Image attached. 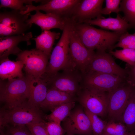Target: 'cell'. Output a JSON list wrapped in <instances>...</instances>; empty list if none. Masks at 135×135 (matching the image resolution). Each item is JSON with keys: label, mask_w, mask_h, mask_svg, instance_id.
I'll use <instances>...</instances> for the list:
<instances>
[{"label": "cell", "mask_w": 135, "mask_h": 135, "mask_svg": "<svg viewBox=\"0 0 135 135\" xmlns=\"http://www.w3.org/2000/svg\"><path fill=\"white\" fill-rule=\"evenodd\" d=\"M77 98L54 88H48L44 100L41 104V109L52 112L54 108L63 104L75 101Z\"/></svg>", "instance_id": "cell-19"}, {"label": "cell", "mask_w": 135, "mask_h": 135, "mask_svg": "<svg viewBox=\"0 0 135 135\" xmlns=\"http://www.w3.org/2000/svg\"><path fill=\"white\" fill-rule=\"evenodd\" d=\"M4 129L7 135H32L25 125H8Z\"/></svg>", "instance_id": "cell-31"}, {"label": "cell", "mask_w": 135, "mask_h": 135, "mask_svg": "<svg viewBox=\"0 0 135 135\" xmlns=\"http://www.w3.org/2000/svg\"><path fill=\"white\" fill-rule=\"evenodd\" d=\"M104 0H81L74 9L70 19L74 24L84 23L102 16Z\"/></svg>", "instance_id": "cell-15"}, {"label": "cell", "mask_w": 135, "mask_h": 135, "mask_svg": "<svg viewBox=\"0 0 135 135\" xmlns=\"http://www.w3.org/2000/svg\"><path fill=\"white\" fill-rule=\"evenodd\" d=\"M120 5V11L124 14L123 18L131 27L135 28V0H121Z\"/></svg>", "instance_id": "cell-25"}, {"label": "cell", "mask_w": 135, "mask_h": 135, "mask_svg": "<svg viewBox=\"0 0 135 135\" xmlns=\"http://www.w3.org/2000/svg\"><path fill=\"white\" fill-rule=\"evenodd\" d=\"M58 72L48 76H43L48 88H55L77 97L82 88V74L78 70L68 65Z\"/></svg>", "instance_id": "cell-4"}, {"label": "cell", "mask_w": 135, "mask_h": 135, "mask_svg": "<svg viewBox=\"0 0 135 135\" xmlns=\"http://www.w3.org/2000/svg\"><path fill=\"white\" fill-rule=\"evenodd\" d=\"M75 101L62 104L54 108L49 114L45 115L44 120L48 122H52L60 124L68 116L74 108Z\"/></svg>", "instance_id": "cell-24"}, {"label": "cell", "mask_w": 135, "mask_h": 135, "mask_svg": "<svg viewBox=\"0 0 135 135\" xmlns=\"http://www.w3.org/2000/svg\"><path fill=\"white\" fill-rule=\"evenodd\" d=\"M120 121L124 124L128 132H135V90L130 96Z\"/></svg>", "instance_id": "cell-23"}, {"label": "cell", "mask_w": 135, "mask_h": 135, "mask_svg": "<svg viewBox=\"0 0 135 135\" xmlns=\"http://www.w3.org/2000/svg\"><path fill=\"white\" fill-rule=\"evenodd\" d=\"M60 34L50 30H44L36 37L32 38L36 43V48L50 57L55 40L60 37Z\"/></svg>", "instance_id": "cell-21"}, {"label": "cell", "mask_w": 135, "mask_h": 135, "mask_svg": "<svg viewBox=\"0 0 135 135\" xmlns=\"http://www.w3.org/2000/svg\"><path fill=\"white\" fill-rule=\"evenodd\" d=\"M88 72L114 74L126 80L128 70L127 68H122L118 64L109 53L105 51L96 50L84 73Z\"/></svg>", "instance_id": "cell-11"}, {"label": "cell", "mask_w": 135, "mask_h": 135, "mask_svg": "<svg viewBox=\"0 0 135 135\" xmlns=\"http://www.w3.org/2000/svg\"><path fill=\"white\" fill-rule=\"evenodd\" d=\"M33 2H39L40 0H0V8H9L13 10L23 11L25 7L24 4H32Z\"/></svg>", "instance_id": "cell-30"}, {"label": "cell", "mask_w": 135, "mask_h": 135, "mask_svg": "<svg viewBox=\"0 0 135 135\" xmlns=\"http://www.w3.org/2000/svg\"><path fill=\"white\" fill-rule=\"evenodd\" d=\"M109 53L116 58L126 63L127 64H135V50L129 48L116 50L114 51L110 50Z\"/></svg>", "instance_id": "cell-27"}, {"label": "cell", "mask_w": 135, "mask_h": 135, "mask_svg": "<svg viewBox=\"0 0 135 135\" xmlns=\"http://www.w3.org/2000/svg\"><path fill=\"white\" fill-rule=\"evenodd\" d=\"M81 0H52L35 6L32 4L26 5L23 14L35 10H43L46 14H52L61 18L70 19L74 9Z\"/></svg>", "instance_id": "cell-13"}, {"label": "cell", "mask_w": 135, "mask_h": 135, "mask_svg": "<svg viewBox=\"0 0 135 135\" xmlns=\"http://www.w3.org/2000/svg\"><path fill=\"white\" fill-rule=\"evenodd\" d=\"M84 23L90 25L98 26L103 30H112L122 34L126 32L130 26L118 14L115 18L111 17L106 18L102 16L92 20H88Z\"/></svg>", "instance_id": "cell-18"}, {"label": "cell", "mask_w": 135, "mask_h": 135, "mask_svg": "<svg viewBox=\"0 0 135 135\" xmlns=\"http://www.w3.org/2000/svg\"></svg>", "instance_id": "cell-40"}, {"label": "cell", "mask_w": 135, "mask_h": 135, "mask_svg": "<svg viewBox=\"0 0 135 135\" xmlns=\"http://www.w3.org/2000/svg\"><path fill=\"white\" fill-rule=\"evenodd\" d=\"M48 88L47 83L44 78H41L36 80H34L28 102L40 108V105L46 98Z\"/></svg>", "instance_id": "cell-22"}, {"label": "cell", "mask_w": 135, "mask_h": 135, "mask_svg": "<svg viewBox=\"0 0 135 135\" xmlns=\"http://www.w3.org/2000/svg\"><path fill=\"white\" fill-rule=\"evenodd\" d=\"M44 124L48 135H64L66 133L60 124L52 122H45Z\"/></svg>", "instance_id": "cell-33"}, {"label": "cell", "mask_w": 135, "mask_h": 135, "mask_svg": "<svg viewBox=\"0 0 135 135\" xmlns=\"http://www.w3.org/2000/svg\"><path fill=\"white\" fill-rule=\"evenodd\" d=\"M95 52L87 48L83 44L73 23L70 33L69 62L83 75L91 60Z\"/></svg>", "instance_id": "cell-6"}, {"label": "cell", "mask_w": 135, "mask_h": 135, "mask_svg": "<svg viewBox=\"0 0 135 135\" xmlns=\"http://www.w3.org/2000/svg\"><path fill=\"white\" fill-rule=\"evenodd\" d=\"M118 47L135 50V33L130 34L126 32L121 34L118 43L113 46L111 50Z\"/></svg>", "instance_id": "cell-29"}, {"label": "cell", "mask_w": 135, "mask_h": 135, "mask_svg": "<svg viewBox=\"0 0 135 135\" xmlns=\"http://www.w3.org/2000/svg\"><path fill=\"white\" fill-rule=\"evenodd\" d=\"M16 60L24 64L26 74L37 80L45 74L50 57L35 48L22 51L17 55Z\"/></svg>", "instance_id": "cell-9"}, {"label": "cell", "mask_w": 135, "mask_h": 135, "mask_svg": "<svg viewBox=\"0 0 135 135\" xmlns=\"http://www.w3.org/2000/svg\"><path fill=\"white\" fill-rule=\"evenodd\" d=\"M77 100L83 107L98 116L108 114V93L82 88Z\"/></svg>", "instance_id": "cell-12"}, {"label": "cell", "mask_w": 135, "mask_h": 135, "mask_svg": "<svg viewBox=\"0 0 135 135\" xmlns=\"http://www.w3.org/2000/svg\"><path fill=\"white\" fill-rule=\"evenodd\" d=\"M0 77L2 80L21 78L24 75L22 71L24 65L21 61H12L8 58L0 60Z\"/></svg>", "instance_id": "cell-20"}, {"label": "cell", "mask_w": 135, "mask_h": 135, "mask_svg": "<svg viewBox=\"0 0 135 135\" xmlns=\"http://www.w3.org/2000/svg\"><path fill=\"white\" fill-rule=\"evenodd\" d=\"M31 32L25 34L0 37V60L8 58L10 54L17 55L22 50L18 46L23 41L28 45L31 44L30 40L32 38Z\"/></svg>", "instance_id": "cell-17"}, {"label": "cell", "mask_w": 135, "mask_h": 135, "mask_svg": "<svg viewBox=\"0 0 135 135\" xmlns=\"http://www.w3.org/2000/svg\"><path fill=\"white\" fill-rule=\"evenodd\" d=\"M73 24L82 43L87 48L92 50H111L121 34L96 28L85 23Z\"/></svg>", "instance_id": "cell-2"}, {"label": "cell", "mask_w": 135, "mask_h": 135, "mask_svg": "<svg viewBox=\"0 0 135 135\" xmlns=\"http://www.w3.org/2000/svg\"><path fill=\"white\" fill-rule=\"evenodd\" d=\"M126 68L128 70L126 82L135 88V64L132 66L127 64Z\"/></svg>", "instance_id": "cell-35"}, {"label": "cell", "mask_w": 135, "mask_h": 135, "mask_svg": "<svg viewBox=\"0 0 135 135\" xmlns=\"http://www.w3.org/2000/svg\"><path fill=\"white\" fill-rule=\"evenodd\" d=\"M36 11L35 14L30 15L27 22L29 24L37 25L41 28L42 32L54 28L63 30L70 20V19L62 18L54 14H44L38 10Z\"/></svg>", "instance_id": "cell-16"}, {"label": "cell", "mask_w": 135, "mask_h": 135, "mask_svg": "<svg viewBox=\"0 0 135 135\" xmlns=\"http://www.w3.org/2000/svg\"><path fill=\"white\" fill-rule=\"evenodd\" d=\"M135 88L126 82L108 93V114L110 120L120 121L123 113Z\"/></svg>", "instance_id": "cell-10"}, {"label": "cell", "mask_w": 135, "mask_h": 135, "mask_svg": "<svg viewBox=\"0 0 135 135\" xmlns=\"http://www.w3.org/2000/svg\"><path fill=\"white\" fill-rule=\"evenodd\" d=\"M0 135H7L3 131H0Z\"/></svg>", "instance_id": "cell-36"}, {"label": "cell", "mask_w": 135, "mask_h": 135, "mask_svg": "<svg viewBox=\"0 0 135 135\" xmlns=\"http://www.w3.org/2000/svg\"><path fill=\"white\" fill-rule=\"evenodd\" d=\"M83 108L90 120L93 135H102L107 122L102 120L97 115Z\"/></svg>", "instance_id": "cell-28"}, {"label": "cell", "mask_w": 135, "mask_h": 135, "mask_svg": "<svg viewBox=\"0 0 135 135\" xmlns=\"http://www.w3.org/2000/svg\"><path fill=\"white\" fill-rule=\"evenodd\" d=\"M30 13L23 14L20 11L12 10L0 13V37L22 34L31 27L27 22Z\"/></svg>", "instance_id": "cell-7"}, {"label": "cell", "mask_w": 135, "mask_h": 135, "mask_svg": "<svg viewBox=\"0 0 135 135\" xmlns=\"http://www.w3.org/2000/svg\"><path fill=\"white\" fill-rule=\"evenodd\" d=\"M131 135H135V132L132 133Z\"/></svg>", "instance_id": "cell-38"}, {"label": "cell", "mask_w": 135, "mask_h": 135, "mask_svg": "<svg viewBox=\"0 0 135 135\" xmlns=\"http://www.w3.org/2000/svg\"><path fill=\"white\" fill-rule=\"evenodd\" d=\"M45 122L31 123L26 125L32 135H48L45 126Z\"/></svg>", "instance_id": "cell-34"}, {"label": "cell", "mask_w": 135, "mask_h": 135, "mask_svg": "<svg viewBox=\"0 0 135 135\" xmlns=\"http://www.w3.org/2000/svg\"><path fill=\"white\" fill-rule=\"evenodd\" d=\"M130 133L121 121L110 120L107 122L102 135H127Z\"/></svg>", "instance_id": "cell-26"}, {"label": "cell", "mask_w": 135, "mask_h": 135, "mask_svg": "<svg viewBox=\"0 0 135 135\" xmlns=\"http://www.w3.org/2000/svg\"><path fill=\"white\" fill-rule=\"evenodd\" d=\"M66 133L75 135H93L89 118L82 106L73 109L62 122Z\"/></svg>", "instance_id": "cell-14"}, {"label": "cell", "mask_w": 135, "mask_h": 135, "mask_svg": "<svg viewBox=\"0 0 135 135\" xmlns=\"http://www.w3.org/2000/svg\"><path fill=\"white\" fill-rule=\"evenodd\" d=\"M126 82V79L115 75L88 72L82 75V88L109 93Z\"/></svg>", "instance_id": "cell-8"}, {"label": "cell", "mask_w": 135, "mask_h": 135, "mask_svg": "<svg viewBox=\"0 0 135 135\" xmlns=\"http://www.w3.org/2000/svg\"><path fill=\"white\" fill-rule=\"evenodd\" d=\"M132 134V133H130V134H128L127 135H131Z\"/></svg>", "instance_id": "cell-39"}, {"label": "cell", "mask_w": 135, "mask_h": 135, "mask_svg": "<svg viewBox=\"0 0 135 135\" xmlns=\"http://www.w3.org/2000/svg\"><path fill=\"white\" fill-rule=\"evenodd\" d=\"M34 79L25 74L21 78L0 79V100L2 108L10 110L28 102Z\"/></svg>", "instance_id": "cell-1"}, {"label": "cell", "mask_w": 135, "mask_h": 135, "mask_svg": "<svg viewBox=\"0 0 135 135\" xmlns=\"http://www.w3.org/2000/svg\"><path fill=\"white\" fill-rule=\"evenodd\" d=\"M44 115L40 108L28 102L11 109L2 108L0 112V128L8 125H26L44 122Z\"/></svg>", "instance_id": "cell-3"}, {"label": "cell", "mask_w": 135, "mask_h": 135, "mask_svg": "<svg viewBox=\"0 0 135 135\" xmlns=\"http://www.w3.org/2000/svg\"><path fill=\"white\" fill-rule=\"evenodd\" d=\"M66 135H74V134H71L66 133Z\"/></svg>", "instance_id": "cell-37"}, {"label": "cell", "mask_w": 135, "mask_h": 135, "mask_svg": "<svg viewBox=\"0 0 135 135\" xmlns=\"http://www.w3.org/2000/svg\"><path fill=\"white\" fill-rule=\"evenodd\" d=\"M72 24L70 21L63 30L61 36L54 48L44 76L55 74L65 68L69 62L70 33Z\"/></svg>", "instance_id": "cell-5"}, {"label": "cell", "mask_w": 135, "mask_h": 135, "mask_svg": "<svg viewBox=\"0 0 135 135\" xmlns=\"http://www.w3.org/2000/svg\"><path fill=\"white\" fill-rule=\"evenodd\" d=\"M105 7L102 8V14L110 15L112 12L118 14L120 11L119 6L121 1L120 0H106Z\"/></svg>", "instance_id": "cell-32"}]
</instances>
